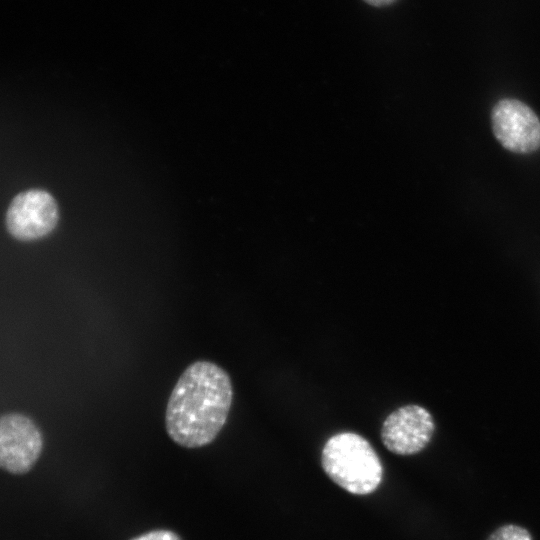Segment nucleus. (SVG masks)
I'll list each match as a JSON object with an SVG mask.
<instances>
[{
	"instance_id": "8",
	"label": "nucleus",
	"mask_w": 540,
	"mask_h": 540,
	"mask_svg": "<svg viewBox=\"0 0 540 540\" xmlns=\"http://www.w3.org/2000/svg\"><path fill=\"white\" fill-rule=\"evenodd\" d=\"M131 540H182L181 537L171 531L166 529H157L149 531L147 533L141 534Z\"/></svg>"
},
{
	"instance_id": "9",
	"label": "nucleus",
	"mask_w": 540,
	"mask_h": 540,
	"mask_svg": "<svg viewBox=\"0 0 540 540\" xmlns=\"http://www.w3.org/2000/svg\"><path fill=\"white\" fill-rule=\"evenodd\" d=\"M363 1H365L366 3L372 6L383 7V6H388L395 3L397 0H363Z\"/></svg>"
},
{
	"instance_id": "6",
	"label": "nucleus",
	"mask_w": 540,
	"mask_h": 540,
	"mask_svg": "<svg viewBox=\"0 0 540 540\" xmlns=\"http://www.w3.org/2000/svg\"><path fill=\"white\" fill-rule=\"evenodd\" d=\"M434 430V420L429 411L410 404L399 407L386 417L381 428V440L394 454L413 455L428 445Z\"/></svg>"
},
{
	"instance_id": "7",
	"label": "nucleus",
	"mask_w": 540,
	"mask_h": 540,
	"mask_svg": "<svg viewBox=\"0 0 540 540\" xmlns=\"http://www.w3.org/2000/svg\"><path fill=\"white\" fill-rule=\"evenodd\" d=\"M487 540H532V536L522 526L506 524L496 529Z\"/></svg>"
},
{
	"instance_id": "1",
	"label": "nucleus",
	"mask_w": 540,
	"mask_h": 540,
	"mask_svg": "<svg viewBox=\"0 0 540 540\" xmlns=\"http://www.w3.org/2000/svg\"><path fill=\"white\" fill-rule=\"evenodd\" d=\"M233 400L229 374L216 363H191L177 380L167 402L168 436L185 448L210 444L225 425Z\"/></svg>"
},
{
	"instance_id": "2",
	"label": "nucleus",
	"mask_w": 540,
	"mask_h": 540,
	"mask_svg": "<svg viewBox=\"0 0 540 540\" xmlns=\"http://www.w3.org/2000/svg\"><path fill=\"white\" fill-rule=\"evenodd\" d=\"M321 464L334 483L355 495L372 493L382 481L378 455L364 437L353 432L330 437L322 449Z\"/></svg>"
},
{
	"instance_id": "3",
	"label": "nucleus",
	"mask_w": 540,
	"mask_h": 540,
	"mask_svg": "<svg viewBox=\"0 0 540 540\" xmlns=\"http://www.w3.org/2000/svg\"><path fill=\"white\" fill-rule=\"evenodd\" d=\"M43 449V435L27 415L6 413L0 419V466L14 475L29 472Z\"/></svg>"
},
{
	"instance_id": "5",
	"label": "nucleus",
	"mask_w": 540,
	"mask_h": 540,
	"mask_svg": "<svg viewBox=\"0 0 540 540\" xmlns=\"http://www.w3.org/2000/svg\"><path fill=\"white\" fill-rule=\"evenodd\" d=\"M492 130L507 150L527 154L540 148V119L525 103L502 99L491 112Z\"/></svg>"
},
{
	"instance_id": "4",
	"label": "nucleus",
	"mask_w": 540,
	"mask_h": 540,
	"mask_svg": "<svg viewBox=\"0 0 540 540\" xmlns=\"http://www.w3.org/2000/svg\"><path fill=\"white\" fill-rule=\"evenodd\" d=\"M59 219L58 206L47 191L31 189L16 195L6 213L8 232L20 241L47 236Z\"/></svg>"
}]
</instances>
